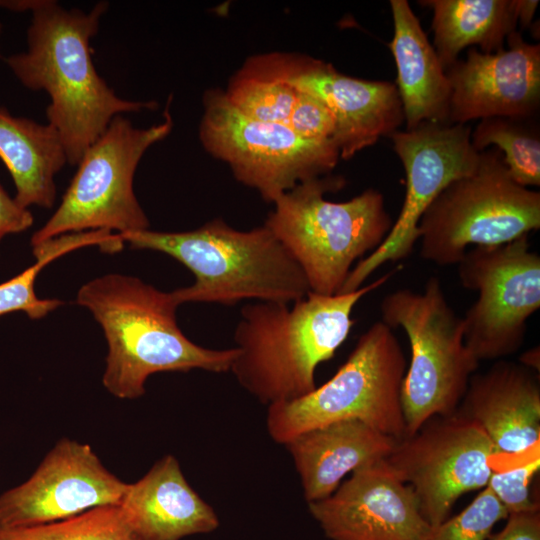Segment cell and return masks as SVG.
I'll return each mask as SVG.
<instances>
[{"label": "cell", "mask_w": 540, "mask_h": 540, "mask_svg": "<svg viewBox=\"0 0 540 540\" xmlns=\"http://www.w3.org/2000/svg\"><path fill=\"white\" fill-rule=\"evenodd\" d=\"M108 7L101 1L89 11L68 10L54 0H32L27 50L5 59L24 87L48 94V124L72 166L115 116L157 107L155 101L120 98L94 66L90 42Z\"/></svg>", "instance_id": "1"}, {"label": "cell", "mask_w": 540, "mask_h": 540, "mask_svg": "<svg viewBox=\"0 0 540 540\" xmlns=\"http://www.w3.org/2000/svg\"><path fill=\"white\" fill-rule=\"evenodd\" d=\"M390 276L349 293L309 292L291 304L244 306L234 331L238 354L230 367L237 382L267 406L312 392L316 368L333 358L354 326L356 304Z\"/></svg>", "instance_id": "2"}, {"label": "cell", "mask_w": 540, "mask_h": 540, "mask_svg": "<svg viewBox=\"0 0 540 540\" xmlns=\"http://www.w3.org/2000/svg\"><path fill=\"white\" fill-rule=\"evenodd\" d=\"M76 303L103 329L108 353L102 382L120 399L141 397L148 377L158 372L230 371L238 354L235 347L210 349L188 339L178 326L172 291L134 276L97 277L78 290Z\"/></svg>", "instance_id": "3"}, {"label": "cell", "mask_w": 540, "mask_h": 540, "mask_svg": "<svg viewBox=\"0 0 540 540\" xmlns=\"http://www.w3.org/2000/svg\"><path fill=\"white\" fill-rule=\"evenodd\" d=\"M119 235L132 248L164 253L192 272V285L172 291L179 305L291 304L311 292L301 267L265 225L241 231L214 219L190 231Z\"/></svg>", "instance_id": "4"}, {"label": "cell", "mask_w": 540, "mask_h": 540, "mask_svg": "<svg viewBox=\"0 0 540 540\" xmlns=\"http://www.w3.org/2000/svg\"><path fill=\"white\" fill-rule=\"evenodd\" d=\"M345 184L325 175L278 197L264 225L301 267L311 292L339 294L357 260L377 249L393 222L381 192L369 188L348 201L325 199Z\"/></svg>", "instance_id": "5"}, {"label": "cell", "mask_w": 540, "mask_h": 540, "mask_svg": "<svg viewBox=\"0 0 540 540\" xmlns=\"http://www.w3.org/2000/svg\"><path fill=\"white\" fill-rule=\"evenodd\" d=\"M405 372V355L393 329L377 321L327 382L296 400L268 406L267 431L285 444L317 427L359 420L399 441L406 435L401 406Z\"/></svg>", "instance_id": "6"}, {"label": "cell", "mask_w": 540, "mask_h": 540, "mask_svg": "<svg viewBox=\"0 0 540 540\" xmlns=\"http://www.w3.org/2000/svg\"><path fill=\"white\" fill-rule=\"evenodd\" d=\"M381 321L401 328L411 360L401 386L406 435L435 416L455 413L479 361L464 341L463 319L450 306L441 281L432 276L423 291L398 289L381 301Z\"/></svg>", "instance_id": "7"}, {"label": "cell", "mask_w": 540, "mask_h": 540, "mask_svg": "<svg viewBox=\"0 0 540 540\" xmlns=\"http://www.w3.org/2000/svg\"><path fill=\"white\" fill-rule=\"evenodd\" d=\"M540 228V193L517 184L501 152L491 147L469 175L450 183L418 224L423 259L439 266L460 262L469 247L494 246Z\"/></svg>", "instance_id": "8"}, {"label": "cell", "mask_w": 540, "mask_h": 540, "mask_svg": "<svg viewBox=\"0 0 540 540\" xmlns=\"http://www.w3.org/2000/svg\"><path fill=\"white\" fill-rule=\"evenodd\" d=\"M168 108L161 123L145 129L134 127L124 115L112 119L83 154L58 208L32 235V247L69 233L115 230L123 234L149 229L133 180L145 152L172 130Z\"/></svg>", "instance_id": "9"}, {"label": "cell", "mask_w": 540, "mask_h": 540, "mask_svg": "<svg viewBox=\"0 0 540 540\" xmlns=\"http://www.w3.org/2000/svg\"><path fill=\"white\" fill-rule=\"evenodd\" d=\"M203 106L199 138L204 149L267 202L328 175L340 158L333 140L305 139L284 123L249 118L219 89L205 92Z\"/></svg>", "instance_id": "10"}, {"label": "cell", "mask_w": 540, "mask_h": 540, "mask_svg": "<svg viewBox=\"0 0 540 540\" xmlns=\"http://www.w3.org/2000/svg\"><path fill=\"white\" fill-rule=\"evenodd\" d=\"M457 265L462 286L478 293L462 317L466 346L479 362L515 353L540 308V256L528 236L470 248Z\"/></svg>", "instance_id": "11"}, {"label": "cell", "mask_w": 540, "mask_h": 540, "mask_svg": "<svg viewBox=\"0 0 540 540\" xmlns=\"http://www.w3.org/2000/svg\"><path fill=\"white\" fill-rule=\"evenodd\" d=\"M471 131L467 124L426 122L389 136L406 174L403 206L387 237L355 264L339 294L361 288L385 263L411 255L425 210L450 183L471 174L479 164L480 152L471 143Z\"/></svg>", "instance_id": "12"}, {"label": "cell", "mask_w": 540, "mask_h": 540, "mask_svg": "<svg viewBox=\"0 0 540 540\" xmlns=\"http://www.w3.org/2000/svg\"><path fill=\"white\" fill-rule=\"evenodd\" d=\"M498 451L474 421L460 412L435 416L399 440L387 462L411 486L431 526L446 520L463 494L483 489Z\"/></svg>", "instance_id": "13"}, {"label": "cell", "mask_w": 540, "mask_h": 540, "mask_svg": "<svg viewBox=\"0 0 540 540\" xmlns=\"http://www.w3.org/2000/svg\"><path fill=\"white\" fill-rule=\"evenodd\" d=\"M127 484L89 445L61 439L25 482L0 495V527L47 524L118 504Z\"/></svg>", "instance_id": "14"}, {"label": "cell", "mask_w": 540, "mask_h": 540, "mask_svg": "<svg viewBox=\"0 0 540 540\" xmlns=\"http://www.w3.org/2000/svg\"><path fill=\"white\" fill-rule=\"evenodd\" d=\"M308 506L330 540H423L431 528L413 489L386 459L356 469Z\"/></svg>", "instance_id": "15"}, {"label": "cell", "mask_w": 540, "mask_h": 540, "mask_svg": "<svg viewBox=\"0 0 540 540\" xmlns=\"http://www.w3.org/2000/svg\"><path fill=\"white\" fill-rule=\"evenodd\" d=\"M506 40L508 48L496 53L472 47L465 60H457L446 70L451 87L450 124L536 116L540 106V45L526 42L517 30Z\"/></svg>", "instance_id": "16"}, {"label": "cell", "mask_w": 540, "mask_h": 540, "mask_svg": "<svg viewBox=\"0 0 540 540\" xmlns=\"http://www.w3.org/2000/svg\"><path fill=\"white\" fill-rule=\"evenodd\" d=\"M289 82L330 110L335 120L333 141L342 159L389 137L404 123L394 83L347 76L327 62L305 56H300Z\"/></svg>", "instance_id": "17"}, {"label": "cell", "mask_w": 540, "mask_h": 540, "mask_svg": "<svg viewBox=\"0 0 540 540\" xmlns=\"http://www.w3.org/2000/svg\"><path fill=\"white\" fill-rule=\"evenodd\" d=\"M457 411L483 429L499 455L521 454L539 445V381L520 363L498 361L473 374Z\"/></svg>", "instance_id": "18"}, {"label": "cell", "mask_w": 540, "mask_h": 540, "mask_svg": "<svg viewBox=\"0 0 540 540\" xmlns=\"http://www.w3.org/2000/svg\"><path fill=\"white\" fill-rule=\"evenodd\" d=\"M118 505L139 540H180L219 526L216 512L190 486L172 455L127 484Z\"/></svg>", "instance_id": "19"}, {"label": "cell", "mask_w": 540, "mask_h": 540, "mask_svg": "<svg viewBox=\"0 0 540 540\" xmlns=\"http://www.w3.org/2000/svg\"><path fill=\"white\" fill-rule=\"evenodd\" d=\"M398 441L359 420L303 432L285 443L308 503L329 497L356 469L387 457Z\"/></svg>", "instance_id": "20"}, {"label": "cell", "mask_w": 540, "mask_h": 540, "mask_svg": "<svg viewBox=\"0 0 540 540\" xmlns=\"http://www.w3.org/2000/svg\"><path fill=\"white\" fill-rule=\"evenodd\" d=\"M390 7L393 38L388 46L406 130L426 122L449 123L450 82L433 45L406 0H391Z\"/></svg>", "instance_id": "21"}, {"label": "cell", "mask_w": 540, "mask_h": 540, "mask_svg": "<svg viewBox=\"0 0 540 540\" xmlns=\"http://www.w3.org/2000/svg\"><path fill=\"white\" fill-rule=\"evenodd\" d=\"M0 159L15 184V200L23 207L51 208L56 200L55 176L67 163L57 131L0 107Z\"/></svg>", "instance_id": "22"}, {"label": "cell", "mask_w": 540, "mask_h": 540, "mask_svg": "<svg viewBox=\"0 0 540 540\" xmlns=\"http://www.w3.org/2000/svg\"><path fill=\"white\" fill-rule=\"evenodd\" d=\"M432 11L433 47L445 69L460 52L478 46L483 53L504 49V41L517 29L515 0H423Z\"/></svg>", "instance_id": "23"}, {"label": "cell", "mask_w": 540, "mask_h": 540, "mask_svg": "<svg viewBox=\"0 0 540 540\" xmlns=\"http://www.w3.org/2000/svg\"><path fill=\"white\" fill-rule=\"evenodd\" d=\"M299 59L284 53L253 57L232 77L224 94L249 118L286 124L298 94L289 78Z\"/></svg>", "instance_id": "24"}, {"label": "cell", "mask_w": 540, "mask_h": 540, "mask_svg": "<svg viewBox=\"0 0 540 540\" xmlns=\"http://www.w3.org/2000/svg\"><path fill=\"white\" fill-rule=\"evenodd\" d=\"M117 236L108 230L60 235L33 246L36 262L20 274L0 284V317L22 311L30 319H41L61 306L58 299H41L35 292L38 274L49 263L73 250L97 245L104 252L115 247Z\"/></svg>", "instance_id": "25"}, {"label": "cell", "mask_w": 540, "mask_h": 540, "mask_svg": "<svg viewBox=\"0 0 540 540\" xmlns=\"http://www.w3.org/2000/svg\"><path fill=\"white\" fill-rule=\"evenodd\" d=\"M534 118H485L471 131L475 150L497 148L511 178L526 188L540 185V134Z\"/></svg>", "instance_id": "26"}, {"label": "cell", "mask_w": 540, "mask_h": 540, "mask_svg": "<svg viewBox=\"0 0 540 540\" xmlns=\"http://www.w3.org/2000/svg\"><path fill=\"white\" fill-rule=\"evenodd\" d=\"M0 540H139L118 504L103 505L47 524L4 528Z\"/></svg>", "instance_id": "27"}, {"label": "cell", "mask_w": 540, "mask_h": 540, "mask_svg": "<svg viewBox=\"0 0 540 540\" xmlns=\"http://www.w3.org/2000/svg\"><path fill=\"white\" fill-rule=\"evenodd\" d=\"M508 515L486 486L460 513L431 527L423 540H487L493 527Z\"/></svg>", "instance_id": "28"}, {"label": "cell", "mask_w": 540, "mask_h": 540, "mask_svg": "<svg viewBox=\"0 0 540 540\" xmlns=\"http://www.w3.org/2000/svg\"><path fill=\"white\" fill-rule=\"evenodd\" d=\"M539 455L525 464L492 472L487 487L494 493L508 514L539 510V503L530 494V484L539 471Z\"/></svg>", "instance_id": "29"}, {"label": "cell", "mask_w": 540, "mask_h": 540, "mask_svg": "<svg viewBox=\"0 0 540 540\" xmlns=\"http://www.w3.org/2000/svg\"><path fill=\"white\" fill-rule=\"evenodd\" d=\"M286 125L309 140H333L335 133V120L330 110L314 96L301 91H298Z\"/></svg>", "instance_id": "30"}, {"label": "cell", "mask_w": 540, "mask_h": 540, "mask_svg": "<svg viewBox=\"0 0 540 540\" xmlns=\"http://www.w3.org/2000/svg\"><path fill=\"white\" fill-rule=\"evenodd\" d=\"M506 520L504 528L487 540H540L539 510L509 514Z\"/></svg>", "instance_id": "31"}, {"label": "cell", "mask_w": 540, "mask_h": 540, "mask_svg": "<svg viewBox=\"0 0 540 540\" xmlns=\"http://www.w3.org/2000/svg\"><path fill=\"white\" fill-rule=\"evenodd\" d=\"M33 222L34 218L29 209L11 198L0 185V241L7 234L29 229Z\"/></svg>", "instance_id": "32"}, {"label": "cell", "mask_w": 540, "mask_h": 540, "mask_svg": "<svg viewBox=\"0 0 540 540\" xmlns=\"http://www.w3.org/2000/svg\"><path fill=\"white\" fill-rule=\"evenodd\" d=\"M538 4L537 0H515L517 22L521 28L531 26Z\"/></svg>", "instance_id": "33"}, {"label": "cell", "mask_w": 540, "mask_h": 540, "mask_svg": "<svg viewBox=\"0 0 540 540\" xmlns=\"http://www.w3.org/2000/svg\"><path fill=\"white\" fill-rule=\"evenodd\" d=\"M520 364L525 366L526 368L536 372H539V349L532 348L525 353L522 354L520 357Z\"/></svg>", "instance_id": "34"}, {"label": "cell", "mask_w": 540, "mask_h": 540, "mask_svg": "<svg viewBox=\"0 0 540 540\" xmlns=\"http://www.w3.org/2000/svg\"><path fill=\"white\" fill-rule=\"evenodd\" d=\"M7 6H8V1H0V7L1 8H6L7 9ZM0 31H1V23H0Z\"/></svg>", "instance_id": "35"}]
</instances>
